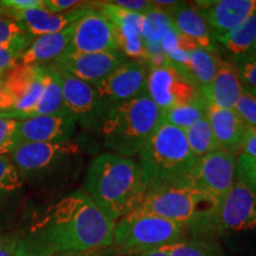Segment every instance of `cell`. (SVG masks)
<instances>
[{"mask_svg": "<svg viewBox=\"0 0 256 256\" xmlns=\"http://www.w3.org/2000/svg\"><path fill=\"white\" fill-rule=\"evenodd\" d=\"M28 190L46 191L66 186L82 168V147L78 142L20 144L8 154Z\"/></svg>", "mask_w": 256, "mask_h": 256, "instance_id": "3", "label": "cell"}, {"mask_svg": "<svg viewBox=\"0 0 256 256\" xmlns=\"http://www.w3.org/2000/svg\"><path fill=\"white\" fill-rule=\"evenodd\" d=\"M28 34L26 28L20 22L11 18L0 8V46L11 43Z\"/></svg>", "mask_w": 256, "mask_h": 256, "instance_id": "33", "label": "cell"}, {"mask_svg": "<svg viewBox=\"0 0 256 256\" xmlns=\"http://www.w3.org/2000/svg\"><path fill=\"white\" fill-rule=\"evenodd\" d=\"M127 60L128 58L121 51L98 54L66 52L52 64L74 78L96 87Z\"/></svg>", "mask_w": 256, "mask_h": 256, "instance_id": "14", "label": "cell"}, {"mask_svg": "<svg viewBox=\"0 0 256 256\" xmlns=\"http://www.w3.org/2000/svg\"><path fill=\"white\" fill-rule=\"evenodd\" d=\"M0 256H16L14 242L8 234H0Z\"/></svg>", "mask_w": 256, "mask_h": 256, "instance_id": "41", "label": "cell"}, {"mask_svg": "<svg viewBox=\"0 0 256 256\" xmlns=\"http://www.w3.org/2000/svg\"><path fill=\"white\" fill-rule=\"evenodd\" d=\"M243 89V82L232 60H220L212 82L202 89L206 98L220 108L234 110Z\"/></svg>", "mask_w": 256, "mask_h": 256, "instance_id": "23", "label": "cell"}, {"mask_svg": "<svg viewBox=\"0 0 256 256\" xmlns=\"http://www.w3.org/2000/svg\"><path fill=\"white\" fill-rule=\"evenodd\" d=\"M74 25L56 34L34 37L22 55L18 66H46L58 60L69 49Z\"/></svg>", "mask_w": 256, "mask_h": 256, "instance_id": "24", "label": "cell"}, {"mask_svg": "<svg viewBox=\"0 0 256 256\" xmlns=\"http://www.w3.org/2000/svg\"><path fill=\"white\" fill-rule=\"evenodd\" d=\"M40 6H43V0H0V8L14 10V11L36 8Z\"/></svg>", "mask_w": 256, "mask_h": 256, "instance_id": "39", "label": "cell"}, {"mask_svg": "<svg viewBox=\"0 0 256 256\" xmlns=\"http://www.w3.org/2000/svg\"><path fill=\"white\" fill-rule=\"evenodd\" d=\"M133 256H168L166 252L162 250H152V252H142V254H138V255H133Z\"/></svg>", "mask_w": 256, "mask_h": 256, "instance_id": "43", "label": "cell"}, {"mask_svg": "<svg viewBox=\"0 0 256 256\" xmlns=\"http://www.w3.org/2000/svg\"><path fill=\"white\" fill-rule=\"evenodd\" d=\"M108 252H102L101 250L94 252H68V254H62L57 256H108Z\"/></svg>", "mask_w": 256, "mask_h": 256, "instance_id": "42", "label": "cell"}, {"mask_svg": "<svg viewBox=\"0 0 256 256\" xmlns=\"http://www.w3.org/2000/svg\"><path fill=\"white\" fill-rule=\"evenodd\" d=\"M57 70L62 83L63 102L66 110L84 130H100L102 114L94 87L74 78L62 69L57 68Z\"/></svg>", "mask_w": 256, "mask_h": 256, "instance_id": "15", "label": "cell"}, {"mask_svg": "<svg viewBox=\"0 0 256 256\" xmlns=\"http://www.w3.org/2000/svg\"><path fill=\"white\" fill-rule=\"evenodd\" d=\"M92 2H78V0H43V8L51 14H60L72 10L90 5Z\"/></svg>", "mask_w": 256, "mask_h": 256, "instance_id": "38", "label": "cell"}, {"mask_svg": "<svg viewBox=\"0 0 256 256\" xmlns=\"http://www.w3.org/2000/svg\"><path fill=\"white\" fill-rule=\"evenodd\" d=\"M230 60L235 66L242 82L249 87L256 88V57L243 55L232 57Z\"/></svg>", "mask_w": 256, "mask_h": 256, "instance_id": "36", "label": "cell"}, {"mask_svg": "<svg viewBox=\"0 0 256 256\" xmlns=\"http://www.w3.org/2000/svg\"><path fill=\"white\" fill-rule=\"evenodd\" d=\"M46 76V66H17L5 74L0 95V116L26 119L34 112Z\"/></svg>", "mask_w": 256, "mask_h": 256, "instance_id": "9", "label": "cell"}, {"mask_svg": "<svg viewBox=\"0 0 256 256\" xmlns=\"http://www.w3.org/2000/svg\"><path fill=\"white\" fill-rule=\"evenodd\" d=\"M206 110L208 100L198 102V104L177 106V107H172L162 112V120L166 124L185 130L192 124L206 118Z\"/></svg>", "mask_w": 256, "mask_h": 256, "instance_id": "29", "label": "cell"}, {"mask_svg": "<svg viewBox=\"0 0 256 256\" xmlns=\"http://www.w3.org/2000/svg\"><path fill=\"white\" fill-rule=\"evenodd\" d=\"M96 8H100L104 14L110 18L115 30L118 46L124 56L132 57L133 60L142 62L148 56L147 43L144 38L146 16L130 14L110 2H95Z\"/></svg>", "mask_w": 256, "mask_h": 256, "instance_id": "16", "label": "cell"}, {"mask_svg": "<svg viewBox=\"0 0 256 256\" xmlns=\"http://www.w3.org/2000/svg\"><path fill=\"white\" fill-rule=\"evenodd\" d=\"M182 224L150 215L130 214L115 223L108 254L133 256L174 244L188 238Z\"/></svg>", "mask_w": 256, "mask_h": 256, "instance_id": "7", "label": "cell"}, {"mask_svg": "<svg viewBox=\"0 0 256 256\" xmlns=\"http://www.w3.org/2000/svg\"><path fill=\"white\" fill-rule=\"evenodd\" d=\"M256 42V11L217 42L232 57L248 55Z\"/></svg>", "mask_w": 256, "mask_h": 256, "instance_id": "27", "label": "cell"}, {"mask_svg": "<svg viewBox=\"0 0 256 256\" xmlns=\"http://www.w3.org/2000/svg\"><path fill=\"white\" fill-rule=\"evenodd\" d=\"M147 95L162 112L206 100L200 86L171 60L148 69Z\"/></svg>", "mask_w": 256, "mask_h": 256, "instance_id": "10", "label": "cell"}, {"mask_svg": "<svg viewBox=\"0 0 256 256\" xmlns=\"http://www.w3.org/2000/svg\"><path fill=\"white\" fill-rule=\"evenodd\" d=\"M83 191L107 218L116 223L139 208L147 188L136 159L104 152L89 164Z\"/></svg>", "mask_w": 256, "mask_h": 256, "instance_id": "2", "label": "cell"}, {"mask_svg": "<svg viewBox=\"0 0 256 256\" xmlns=\"http://www.w3.org/2000/svg\"><path fill=\"white\" fill-rule=\"evenodd\" d=\"M120 51L113 24L101 10L92 6L74 25V34L66 52L98 54Z\"/></svg>", "mask_w": 256, "mask_h": 256, "instance_id": "13", "label": "cell"}, {"mask_svg": "<svg viewBox=\"0 0 256 256\" xmlns=\"http://www.w3.org/2000/svg\"><path fill=\"white\" fill-rule=\"evenodd\" d=\"M28 188L8 156H0V229L24 206Z\"/></svg>", "mask_w": 256, "mask_h": 256, "instance_id": "21", "label": "cell"}, {"mask_svg": "<svg viewBox=\"0 0 256 256\" xmlns=\"http://www.w3.org/2000/svg\"><path fill=\"white\" fill-rule=\"evenodd\" d=\"M90 8H92V5H87L60 14H51L43 6L36 8L20 10V11L2 10L11 18L20 22L32 37H40L44 34H56L72 26L87 14Z\"/></svg>", "mask_w": 256, "mask_h": 256, "instance_id": "20", "label": "cell"}, {"mask_svg": "<svg viewBox=\"0 0 256 256\" xmlns=\"http://www.w3.org/2000/svg\"><path fill=\"white\" fill-rule=\"evenodd\" d=\"M234 110L248 127L256 128V98L244 84Z\"/></svg>", "mask_w": 256, "mask_h": 256, "instance_id": "32", "label": "cell"}, {"mask_svg": "<svg viewBox=\"0 0 256 256\" xmlns=\"http://www.w3.org/2000/svg\"><path fill=\"white\" fill-rule=\"evenodd\" d=\"M162 122V112L145 94L106 112L98 132L107 152L133 158Z\"/></svg>", "mask_w": 256, "mask_h": 256, "instance_id": "4", "label": "cell"}, {"mask_svg": "<svg viewBox=\"0 0 256 256\" xmlns=\"http://www.w3.org/2000/svg\"><path fill=\"white\" fill-rule=\"evenodd\" d=\"M147 78L148 69L145 63L128 60L94 87L102 119L110 108L147 94Z\"/></svg>", "mask_w": 256, "mask_h": 256, "instance_id": "11", "label": "cell"}, {"mask_svg": "<svg viewBox=\"0 0 256 256\" xmlns=\"http://www.w3.org/2000/svg\"><path fill=\"white\" fill-rule=\"evenodd\" d=\"M46 76L44 82V89L31 116H40V115H52L66 110L63 102L62 83L58 70L52 63L46 64Z\"/></svg>", "mask_w": 256, "mask_h": 256, "instance_id": "26", "label": "cell"}, {"mask_svg": "<svg viewBox=\"0 0 256 256\" xmlns=\"http://www.w3.org/2000/svg\"><path fill=\"white\" fill-rule=\"evenodd\" d=\"M236 179L256 194V158L240 154L236 166Z\"/></svg>", "mask_w": 256, "mask_h": 256, "instance_id": "35", "label": "cell"}, {"mask_svg": "<svg viewBox=\"0 0 256 256\" xmlns=\"http://www.w3.org/2000/svg\"><path fill=\"white\" fill-rule=\"evenodd\" d=\"M78 122L68 110L19 120L16 144L66 142L72 140ZM16 145V146H17Z\"/></svg>", "mask_w": 256, "mask_h": 256, "instance_id": "17", "label": "cell"}, {"mask_svg": "<svg viewBox=\"0 0 256 256\" xmlns=\"http://www.w3.org/2000/svg\"><path fill=\"white\" fill-rule=\"evenodd\" d=\"M110 2L115 8L124 10V11L142 16L151 14L153 11L158 8L154 5V2H147V0H112V2Z\"/></svg>", "mask_w": 256, "mask_h": 256, "instance_id": "37", "label": "cell"}, {"mask_svg": "<svg viewBox=\"0 0 256 256\" xmlns=\"http://www.w3.org/2000/svg\"><path fill=\"white\" fill-rule=\"evenodd\" d=\"M217 204L216 198L202 191L188 177L147 188L142 203L132 214L179 223L192 234L206 222Z\"/></svg>", "mask_w": 256, "mask_h": 256, "instance_id": "5", "label": "cell"}, {"mask_svg": "<svg viewBox=\"0 0 256 256\" xmlns=\"http://www.w3.org/2000/svg\"><path fill=\"white\" fill-rule=\"evenodd\" d=\"M240 154L249 156V158H256V128H248L241 150H240Z\"/></svg>", "mask_w": 256, "mask_h": 256, "instance_id": "40", "label": "cell"}, {"mask_svg": "<svg viewBox=\"0 0 256 256\" xmlns=\"http://www.w3.org/2000/svg\"><path fill=\"white\" fill-rule=\"evenodd\" d=\"M34 38L30 34H28L11 43L0 46V74H6L18 66L22 55L30 46Z\"/></svg>", "mask_w": 256, "mask_h": 256, "instance_id": "31", "label": "cell"}, {"mask_svg": "<svg viewBox=\"0 0 256 256\" xmlns=\"http://www.w3.org/2000/svg\"><path fill=\"white\" fill-rule=\"evenodd\" d=\"M256 230V194L238 179L202 226L192 234L230 236Z\"/></svg>", "mask_w": 256, "mask_h": 256, "instance_id": "8", "label": "cell"}, {"mask_svg": "<svg viewBox=\"0 0 256 256\" xmlns=\"http://www.w3.org/2000/svg\"><path fill=\"white\" fill-rule=\"evenodd\" d=\"M19 120L0 116V156H8L16 147Z\"/></svg>", "mask_w": 256, "mask_h": 256, "instance_id": "34", "label": "cell"}, {"mask_svg": "<svg viewBox=\"0 0 256 256\" xmlns=\"http://www.w3.org/2000/svg\"><path fill=\"white\" fill-rule=\"evenodd\" d=\"M136 156L146 188L191 177L197 162L184 130L166 122L156 128Z\"/></svg>", "mask_w": 256, "mask_h": 256, "instance_id": "6", "label": "cell"}, {"mask_svg": "<svg viewBox=\"0 0 256 256\" xmlns=\"http://www.w3.org/2000/svg\"><path fill=\"white\" fill-rule=\"evenodd\" d=\"M238 156L236 152L218 150L198 158L191 172L192 182L220 202L235 184Z\"/></svg>", "mask_w": 256, "mask_h": 256, "instance_id": "12", "label": "cell"}, {"mask_svg": "<svg viewBox=\"0 0 256 256\" xmlns=\"http://www.w3.org/2000/svg\"><path fill=\"white\" fill-rule=\"evenodd\" d=\"M243 84H244V83H243ZM244 86H246V87H247V88H248V90H249V92H252V95H254V96H255V98H256V88L249 87V86H247V84H244Z\"/></svg>", "mask_w": 256, "mask_h": 256, "instance_id": "46", "label": "cell"}, {"mask_svg": "<svg viewBox=\"0 0 256 256\" xmlns=\"http://www.w3.org/2000/svg\"><path fill=\"white\" fill-rule=\"evenodd\" d=\"M168 256H226L218 249L214 248L211 243L202 240H182L174 244L160 248Z\"/></svg>", "mask_w": 256, "mask_h": 256, "instance_id": "30", "label": "cell"}, {"mask_svg": "<svg viewBox=\"0 0 256 256\" xmlns=\"http://www.w3.org/2000/svg\"><path fill=\"white\" fill-rule=\"evenodd\" d=\"M172 30L186 38L200 49L215 52L218 43L212 37L203 17L194 8V2H177L165 8Z\"/></svg>", "mask_w": 256, "mask_h": 256, "instance_id": "19", "label": "cell"}, {"mask_svg": "<svg viewBox=\"0 0 256 256\" xmlns=\"http://www.w3.org/2000/svg\"><path fill=\"white\" fill-rule=\"evenodd\" d=\"M4 80H5V74H0V95L2 92V86H4Z\"/></svg>", "mask_w": 256, "mask_h": 256, "instance_id": "44", "label": "cell"}, {"mask_svg": "<svg viewBox=\"0 0 256 256\" xmlns=\"http://www.w3.org/2000/svg\"><path fill=\"white\" fill-rule=\"evenodd\" d=\"M184 132L192 154L197 159L220 150L206 118L192 124Z\"/></svg>", "mask_w": 256, "mask_h": 256, "instance_id": "28", "label": "cell"}, {"mask_svg": "<svg viewBox=\"0 0 256 256\" xmlns=\"http://www.w3.org/2000/svg\"><path fill=\"white\" fill-rule=\"evenodd\" d=\"M206 119L220 150L238 153L248 126L234 110L220 108L208 101Z\"/></svg>", "mask_w": 256, "mask_h": 256, "instance_id": "22", "label": "cell"}, {"mask_svg": "<svg viewBox=\"0 0 256 256\" xmlns=\"http://www.w3.org/2000/svg\"><path fill=\"white\" fill-rule=\"evenodd\" d=\"M194 5L216 42L256 11V0H198Z\"/></svg>", "mask_w": 256, "mask_h": 256, "instance_id": "18", "label": "cell"}, {"mask_svg": "<svg viewBox=\"0 0 256 256\" xmlns=\"http://www.w3.org/2000/svg\"><path fill=\"white\" fill-rule=\"evenodd\" d=\"M220 60L216 52L194 46L186 51V60L178 66L203 89L212 82L218 68Z\"/></svg>", "mask_w": 256, "mask_h": 256, "instance_id": "25", "label": "cell"}, {"mask_svg": "<svg viewBox=\"0 0 256 256\" xmlns=\"http://www.w3.org/2000/svg\"><path fill=\"white\" fill-rule=\"evenodd\" d=\"M114 226L83 188H76L10 235L16 256H57L104 250L113 241Z\"/></svg>", "mask_w": 256, "mask_h": 256, "instance_id": "1", "label": "cell"}, {"mask_svg": "<svg viewBox=\"0 0 256 256\" xmlns=\"http://www.w3.org/2000/svg\"><path fill=\"white\" fill-rule=\"evenodd\" d=\"M248 55L249 56H252V57H256V42H255L254 46H252V49H250V51H249V52H248Z\"/></svg>", "mask_w": 256, "mask_h": 256, "instance_id": "45", "label": "cell"}]
</instances>
